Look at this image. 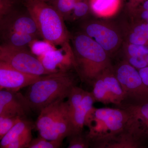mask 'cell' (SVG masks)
Masks as SVG:
<instances>
[{
  "mask_svg": "<svg viewBox=\"0 0 148 148\" xmlns=\"http://www.w3.org/2000/svg\"><path fill=\"white\" fill-rule=\"evenodd\" d=\"M75 86L73 77L68 71L57 72L42 76L28 86L24 95L32 111L39 114L51 103L68 98Z\"/></svg>",
  "mask_w": 148,
  "mask_h": 148,
  "instance_id": "obj_1",
  "label": "cell"
},
{
  "mask_svg": "<svg viewBox=\"0 0 148 148\" xmlns=\"http://www.w3.org/2000/svg\"><path fill=\"white\" fill-rule=\"evenodd\" d=\"M34 20L41 37L55 47L69 44V33L64 18L48 3L39 0L22 1Z\"/></svg>",
  "mask_w": 148,
  "mask_h": 148,
  "instance_id": "obj_2",
  "label": "cell"
},
{
  "mask_svg": "<svg viewBox=\"0 0 148 148\" xmlns=\"http://www.w3.org/2000/svg\"><path fill=\"white\" fill-rule=\"evenodd\" d=\"M85 126L88 127L89 140L110 137L135 128L131 116L124 110L94 107L86 118Z\"/></svg>",
  "mask_w": 148,
  "mask_h": 148,
  "instance_id": "obj_3",
  "label": "cell"
},
{
  "mask_svg": "<svg viewBox=\"0 0 148 148\" xmlns=\"http://www.w3.org/2000/svg\"><path fill=\"white\" fill-rule=\"evenodd\" d=\"M73 43L77 56L76 66L79 73L83 79L93 82L105 69V50L95 40L84 34L77 35L74 38Z\"/></svg>",
  "mask_w": 148,
  "mask_h": 148,
  "instance_id": "obj_4",
  "label": "cell"
},
{
  "mask_svg": "<svg viewBox=\"0 0 148 148\" xmlns=\"http://www.w3.org/2000/svg\"><path fill=\"white\" fill-rule=\"evenodd\" d=\"M0 62L26 73L34 75L51 74L45 68L38 57L28 48H16L1 44L0 46Z\"/></svg>",
  "mask_w": 148,
  "mask_h": 148,
  "instance_id": "obj_5",
  "label": "cell"
},
{
  "mask_svg": "<svg viewBox=\"0 0 148 148\" xmlns=\"http://www.w3.org/2000/svg\"><path fill=\"white\" fill-rule=\"evenodd\" d=\"M115 75L124 92L123 101H148V88L143 83L139 71L133 66L128 64L121 65Z\"/></svg>",
  "mask_w": 148,
  "mask_h": 148,
  "instance_id": "obj_6",
  "label": "cell"
},
{
  "mask_svg": "<svg viewBox=\"0 0 148 148\" xmlns=\"http://www.w3.org/2000/svg\"><path fill=\"white\" fill-rule=\"evenodd\" d=\"M67 101L72 123L76 134L84 131L86 118L95 101L92 92L74 86Z\"/></svg>",
  "mask_w": 148,
  "mask_h": 148,
  "instance_id": "obj_7",
  "label": "cell"
},
{
  "mask_svg": "<svg viewBox=\"0 0 148 148\" xmlns=\"http://www.w3.org/2000/svg\"><path fill=\"white\" fill-rule=\"evenodd\" d=\"M92 93L95 102L119 105L125 95L120 84L113 74L103 71L92 83Z\"/></svg>",
  "mask_w": 148,
  "mask_h": 148,
  "instance_id": "obj_8",
  "label": "cell"
},
{
  "mask_svg": "<svg viewBox=\"0 0 148 148\" xmlns=\"http://www.w3.org/2000/svg\"><path fill=\"white\" fill-rule=\"evenodd\" d=\"M0 29L1 32H22L41 37L34 20L26 8L25 11L16 8L0 18Z\"/></svg>",
  "mask_w": 148,
  "mask_h": 148,
  "instance_id": "obj_9",
  "label": "cell"
},
{
  "mask_svg": "<svg viewBox=\"0 0 148 148\" xmlns=\"http://www.w3.org/2000/svg\"><path fill=\"white\" fill-rule=\"evenodd\" d=\"M32 110L25 95L19 91L0 90V116L27 118Z\"/></svg>",
  "mask_w": 148,
  "mask_h": 148,
  "instance_id": "obj_10",
  "label": "cell"
},
{
  "mask_svg": "<svg viewBox=\"0 0 148 148\" xmlns=\"http://www.w3.org/2000/svg\"><path fill=\"white\" fill-rule=\"evenodd\" d=\"M42 77L23 73L0 62V90L19 91L34 83Z\"/></svg>",
  "mask_w": 148,
  "mask_h": 148,
  "instance_id": "obj_11",
  "label": "cell"
},
{
  "mask_svg": "<svg viewBox=\"0 0 148 148\" xmlns=\"http://www.w3.org/2000/svg\"><path fill=\"white\" fill-rule=\"evenodd\" d=\"M89 141L90 148H141L145 140L132 128L117 135Z\"/></svg>",
  "mask_w": 148,
  "mask_h": 148,
  "instance_id": "obj_12",
  "label": "cell"
},
{
  "mask_svg": "<svg viewBox=\"0 0 148 148\" xmlns=\"http://www.w3.org/2000/svg\"><path fill=\"white\" fill-rule=\"evenodd\" d=\"M115 107L126 111L140 135L145 140H148V101H123Z\"/></svg>",
  "mask_w": 148,
  "mask_h": 148,
  "instance_id": "obj_13",
  "label": "cell"
},
{
  "mask_svg": "<svg viewBox=\"0 0 148 148\" xmlns=\"http://www.w3.org/2000/svg\"><path fill=\"white\" fill-rule=\"evenodd\" d=\"M69 44L61 47L59 49H53L47 53L38 56L47 70L51 73L68 71L71 60L69 56L70 54Z\"/></svg>",
  "mask_w": 148,
  "mask_h": 148,
  "instance_id": "obj_14",
  "label": "cell"
},
{
  "mask_svg": "<svg viewBox=\"0 0 148 148\" xmlns=\"http://www.w3.org/2000/svg\"><path fill=\"white\" fill-rule=\"evenodd\" d=\"M64 101V100L56 101L40 112L35 124L40 137L47 140L51 130L61 111Z\"/></svg>",
  "mask_w": 148,
  "mask_h": 148,
  "instance_id": "obj_15",
  "label": "cell"
},
{
  "mask_svg": "<svg viewBox=\"0 0 148 148\" xmlns=\"http://www.w3.org/2000/svg\"><path fill=\"white\" fill-rule=\"evenodd\" d=\"M85 30L86 35L93 38L104 50L112 49L118 42V37L116 33L101 24L90 23L86 25Z\"/></svg>",
  "mask_w": 148,
  "mask_h": 148,
  "instance_id": "obj_16",
  "label": "cell"
},
{
  "mask_svg": "<svg viewBox=\"0 0 148 148\" xmlns=\"http://www.w3.org/2000/svg\"><path fill=\"white\" fill-rule=\"evenodd\" d=\"M39 37L27 33L13 32L1 31V38L2 44L16 48H28Z\"/></svg>",
  "mask_w": 148,
  "mask_h": 148,
  "instance_id": "obj_17",
  "label": "cell"
},
{
  "mask_svg": "<svg viewBox=\"0 0 148 148\" xmlns=\"http://www.w3.org/2000/svg\"><path fill=\"white\" fill-rule=\"evenodd\" d=\"M35 123L27 119H22L1 140L0 148H4L12 142L32 132Z\"/></svg>",
  "mask_w": 148,
  "mask_h": 148,
  "instance_id": "obj_18",
  "label": "cell"
},
{
  "mask_svg": "<svg viewBox=\"0 0 148 148\" xmlns=\"http://www.w3.org/2000/svg\"><path fill=\"white\" fill-rule=\"evenodd\" d=\"M120 0H89L90 9L98 15L114 13L119 6Z\"/></svg>",
  "mask_w": 148,
  "mask_h": 148,
  "instance_id": "obj_19",
  "label": "cell"
},
{
  "mask_svg": "<svg viewBox=\"0 0 148 148\" xmlns=\"http://www.w3.org/2000/svg\"><path fill=\"white\" fill-rule=\"evenodd\" d=\"M79 0H51L47 2L53 6L64 20H69L75 5Z\"/></svg>",
  "mask_w": 148,
  "mask_h": 148,
  "instance_id": "obj_20",
  "label": "cell"
},
{
  "mask_svg": "<svg viewBox=\"0 0 148 148\" xmlns=\"http://www.w3.org/2000/svg\"><path fill=\"white\" fill-rule=\"evenodd\" d=\"M69 145L67 148H90V141L87 132L74 134L68 138Z\"/></svg>",
  "mask_w": 148,
  "mask_h": 148,
  "instance_id": "obj_21",
  "label": "cell"
},
{
  "mask_svg": "<svg viewBox=\"0 0 148 148\" xmlns=\"http://www.w3.org/2000/svg\"><path fill=\"white\" fill-rule=\"evenodd\" d=\"M23 118L19 116H0V140Z\"/></svg>",
  "mask_w": 148,
  "mask_h": 148,
  "instance_id": "obj_22",
  "label": "cell"
},
{
  "mask_svg": "<svg viewBox=\"0 0 148 148\" xmlns=\"http://www.w3.org/2000/svg\"><path fill=\"white\" fill-rule=\"evenodd\" d=\"M55 47L44 41H39L37 40L32 42L29 47L32 53L38 56H40L50 51L55 49Z\"/></svg>",
  "mask_w": 148,
  "mask_h": 148,
  "instance_id": "obj_23",
  "label": "cell"
},
{
  "mask_svg": "<svg viewBox=\"0 0 148 148\" xmlns=\"http://www.w3.org/2000/svg\"><path fill=\"white\" fill-rule=\"evenodd\" d=\"M62 142L49 141L39 136L33 139L28 148H60Z\"/></svg>",
  "mask_w": 148,
  "mask_h": 148,
  "instance_id": "obj_24",
  "label": "cell"
},
{
  "mask_svg": "<svg viewBox=\"0 0 148 148\" xmlns=\"http://www.w3.org/2000/svg\"><path fill=\"white\" fill-rule=\"evenodd\" d=\"M90 8L89 1L79 0L74 6L70 18H77L85 16Z\"/></svg>",
  "mask_w": 148,
  "mask_h": 148,
  "instance_id": "obj_25",
  "label": "cell"
},
{
  "mask_svg": "<svg viewBox=\"0 0 148 148\" xmlns=\"http://www.w3.org/2000/svg\"><path fill=\"white\" fill-rule=\"evenodd\" d=\"M33 139L32 132H30L10 143L4 148H28Z\"/></svg>",
  "mask_w": 148,
  "mask_h": 148,
  "instance_id": "obj_26",
  "label": "cell"
},
{
  "mask_svg": "<svg viewBox=\"0 0 148 148\" xmlns=\"http://www.w3.org/2000/svg\"><path fill=\"white\" fill-rule=\"evenodd\" d=\"M18 0H0V18L17 8Z\"/></svg>",
  "mask_w": 148,
  "mask_h": 148,
  "instance_id": "obj_27",
  "label": "cell"
},
{
  "mask_svg": "<svg viewBox=\"0 0 148 148\" xmlns=\"http://www.w3.org/2000/svg\"><path fill=\"white\" fill-rule=\"evenodd\" d=\"M128 52L132 56H144L148 55V48L145 46L132 44L129 45Z\"/></svg>",
  "mask_w": 148,
  "mask_h": 148,
  "instance_id": "obj_28",
  "label": "cell"
},
{
  "mask_svg": "<svg viewBox=\"0 0 148 148\" xmlns=\"http://www.w3.org/2000/svg\"><path fill=\"white\" fill-rule=\"evenodd\" d=\"M129 62L133 67L140 69L148 66L145 58L143 56H132L130 58Z\"/></svg>",
  "mask_w": 148,
  "mask_h": 148,
  "instance_id": "obj_29",
  "label": "cell"
},
{
  "mask_svg": "<svg viewBox=\"0 0 148 148\" xmlns=\"http://www.w3.org/2000/svg\"><path fill=\"white\" fill-rule=\"evenodd\" d=\"M129 40L132 44L145 45L148 40L142 35L133 33L130 36Z\"/></svg>",
  "mask_w": 148,
  "mask_h": 148,
  "instance_id": "obj_30",
  "label": "cell"
},
{
  "mask_svg": "<svg viewBox=\"0 0 148 148\" xmlns=\"http://www.w3.org/2000/svg\"><path fill=\"white\" fill-rule=\"evenodd\" d=\"M134 33L142 35L148 40V23L147 24H142L135 27Z\"/></svg>",
  "mask_w": 148,
  "mask_h": 148,
  "instance_id": "obj_31",
  "label": "cell"
},
{
  "mask_svg": "<svg viewBox=\"0 0 148 148\" xmlns=\"http://www.w3.org/2000/svg\"><path fill=\"white\" fill-rule=\"evenodd\" d=\"M139 72L143 83L148 88V66L140 69Z\"/></svg>",
  "mask_w": 148,
  "mask_h": 148,
  "instance_id": "obj_32",
  "label": "cell"
},
{
  "mask_svg": "<svg viewBox=\"0 0 148 148\" xmlns=\"http://www.w3.org/2000/svg\"><path fill=\"white\" fill-rule=\"evenodd\" d=\"M141 17L143 19L147 20L148 19V10H144L141 14Z\"/></svg>",
  "mask_w": 148,
  "mask_h": 148,
  "instance_id": "obj_33",
  "label": "cell"
},
{
  "mask_svg": "<svg viewBox=\"0 0 148 148\" xmlns=\"http://www.w3.org/2000/svg\"><path fill=\"white\" fill-rule=\"evenodd\" d=\"M143 8L145 10H148V0L145 1L143 4Z\"/></svg>",
  "mask_w": 148,
  "mask_h": 148,
  "instance_id": "obj_34",
  "label": "cell"
},
{
  "mask_svg": "<svg viewBox=\"0 0 148 148\" xmlns=\"http://www.w3.org/2000/svg\"><path fill=\"white\" fill-rule=\"evenodd\" d=\"M141 148H148V140L145 142Z\"/></svg>",
  "mask_w": 148,
  "mask_h": 148,
  "instance_id": "obj_35",
  "label": "cell"
},
{
  "mask_svg": "<svg viewBox=\"0 0 148 148\" xmlns=\"http://www.w3.org/2000/svg\"><path fill=\"white\" fill-rule=\"evenodd\" d=\"M132 1H135V2H140L141 1L145 2V1H147V0H132Z\"/></svg>",
  "mask_w": 148,
  "mask_h": 148,
  "instance_id": "obj_36",
  "label": "cell"
},
{
  "mask_svg": "<svg viewBox=\"0 0 148 148\" xmlns=\"http://www.w3.org/2000/svg\"><path fill=\"white\" fill-rule=\"evenodd\" d=\"M22 1H25V0H21ZM39 1H42L45 2H48L50 1L51 0H39Z\"/></svg>",
  "mask_w": 148,
  "mask_h": 148,
  "instance_id": "obj_37",
  "label": "cell"
},
{
  "mask_svg": "<svg viewBox=\"0 0 148 148\" xmlns=\"http://www.w3.org/2000/svg\"><path fill=\"white\" fill-rule=\"evenodd\" d=\"M145 59L146 61H147V64H148V55L146 56Z\"/></svg>",
  "mask_w": 148,
  "mask_h": 148,
  "instance_id": "obj_38",
  "label": "cell"
},
{
  "mask_svg": "<svg viewBox=\"0 0 148 148\" xmlns=\"http://www.w3.org/2000/svg\"><path fill=\"white\" fill-rule=\"evenodd\" d=\"M147 22H148V19H147Z\"/></svg>",
  "mask_w": 148,
  "mask_h": 148,
  "instance_id": "obj_39",
  "label": "cell"
}]
</instances>
